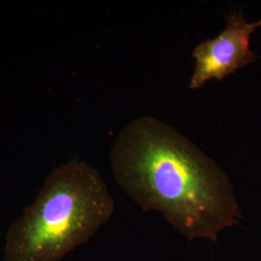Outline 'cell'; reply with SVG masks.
<instances>
[{
	"label": "cell",
	"instance_id": "cell-1",
	"mask_svg": "<svg viewBox=\"0 0 261 261\" xmlns=\"http://www.w3.org/2000/svg\"><path fill=\"white\" fill-rule=\"evenodd\" d=\"M117 184L145 212L155 211L188 240L217 242L241 218L230 179L181 133L152 116L125 126L113 142Z\"/></svg>",
	"mask_w": 261,
	"mask_h": 261
},
{
	"label": "cell",
	"instance_id": "cell-2",
	"mask_svg": "<svg viewBox=\"0 0 261 261\" xmlns=\"http://www.w3.org/2000/svg\"><path fill=\"white\" fill-rule=\"evenodd\" d=\"M115 210L96 168L73 160L55 168L7 230L4 261H60L91 239Z\"/></svg>",
	"mask_w": 261,
	"mask_h": 261
},
{
	"label": "cell",
	"instance_id": "cell-3",
	"mask_svg": "<svg viewBox=\"0 0 261 261\" xmlns=\"http://www.w3.org/2000/svg\"><path fill=\"white\" fill-rule=\"evenodd\" d=\"M225 20V28L216 37L195 47V67L189 83L190 89L196 90L212 80L223 81L255 61L251 38L254 30L260 28L261 19L248 22L242 12H234L227 14Z\"/></svg>",
	"mask_w": 261,
	"mask_h": 261
}]
</instances>
